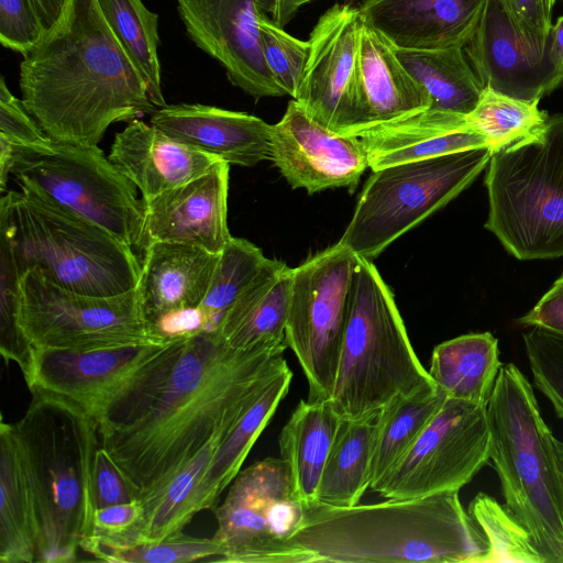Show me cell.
I'll return each instance as SVG.
<instances>
[{
    "label": "cell",
    "instance_id": "6da1fadb",
    "mask_svg": "<svg viewBox=\"0 0 563 563\" xmlns=\"http://www.w3.org/2000/svg\"><path fill=\"white\" fill-rule=\"evenodd\" d=\"M287 347L234 351L216 332L175 339L103 408L100 445L137 499L157 496L246 409Z\"/></svg>",
    "mask_w": 563,
    "mask_h": 563
},
{
    "label": "cell",
    "instance_id": "7a4b0ae2",
    "mask_svg": "<svg viewBox=\"0 0 563 563\" xmlns=\"http://www.w3.org/2000/svg\"><path fill=\"white\" fill-rule=\"evenodd\" d=\"M22 101L57 142L98 146L108 128L158 108L97 0H69L20 64Z\"/></svg>",
    "mask_w": 563,
    "mask_h": 563
},
{
    "label": "cell",
    "instance_id": "3957f363",
    "mask_svg": "<svg viewBox=\"0 0 563 563\" xmlns=\"http://www.w3.org/2000/svg\"><path fill=\"white\" fill-rule=\"evenodd\" d=\"M286 545L295 563H484L488 551L459 490L352 507L314 503Z\"/></svg>",
    "mask_w": 563,
    "mask_h": 563
},
{
    "label": "cell",
    "instance_id": "277c9868",
    "mask_svg": "<svg viewBox=\"0 0 563 563\" xmlns=\"http://www.w3.org/2000/svg\"><path fill=\"white\" fill-rule=\"evenodd\" d=\"M29 487L37 563L77 560L93 533L97 421L76 406L33 395L14 423Z\"/></svg>",
    "mask_w": 563,
    "mask_h": 563
},
{
    "label": "cell",
    "instance_id": "5b68a950",
    "mask_svg": "<svg viewBox=\"0 0 563 563\" xmlns=\"http://www.w3.org/2000/svg\"><path fill=\"white\" fill-rule=\"evenodd\" d=\"M0 239L19 274L37 269L57 285L92 296L136 288V252L103 228L29 190H7L0 200Z\"/></svg>",
    "mask_w": 563,
    "mask_h": 563
},
{
    "label": "cell",
    "instance_id": "8992f818",
    "mask_svg": "<svg viewBox=\"0 0 563 563\" xmlns=\"http://www.w3.org/2000/svg\"><path fill=\"white\" fill-rule=\"evenodd\" d=\"M490 459L505 505L545 562L563 563V481L554 437L523 373L503 364L487 405Z\"/></svg>",
    "mask_w": 563,
    "mask_h": 563
},
{
    "label": "cell",
    "instance_id": "52a82bcc",
    "mask_svg": "<svg viewBox=\"0 0 563 563\" xmlns=\"http://www.w3.org/2000/svg\"><path fill=\"white\" fill-rule=\"evenodd\" d=\"M432 386L391 291L372 261L356 255L330 402L341 419L364 420L395 398Z\"/></svg>",
    "mask_w": 563,
    "mask_h": 563
},
{
    "label": "cell",
    "instance_id": "ba28073f",
    "mask_svg": "<svg viewBox=\"0 0 563 563\" xmlns=\"http://www.w3.org/2000/svg\"><path fill=\"white\" fill-rule=\"evenodd\" d=\"M485 228L521 261L563 256V113L492 152Z\"/></svg>",
    "mask_w": 563,
    "mask_h": 563
},
{
    "label": "cell",
    "instance_id": "9c48e42d",
    "mask_svg": "<svg viewBox=\"0 0 563 563\" xmlns=\"http://www.w3.org/2000/svg\"><path fill=\"white\" fill-rule=\"evenodd\" d=\"M10 176L20 186L103 228L143 253L145 205L135 185L98 146L49 140L12 145Z\"/></svg>",
    "mask_w": 563,
    "mask_h": 563
},
{
    "label": "cell",
    "instance_id": "30bf717a",
    "mask_svg": "<svg viewBox=\"0 0 563 563\" xmlns=\"http://www.w3.org/2000/svg\"><path fill=\"white\" fill-rule=\"evenodd\" d=\"M490 156L484 146L373 170L339 243L357 256L377 257L466 189Z\"/></svg>",
    "mask_w": 563,
    "mask_h": 563
},
{
    "label": "cell",
    "instance_id": "8fae6325",
    "mask_svg": "<svg viewBox=\"0 0 563 563\" xmlns=\"http://www.w3.org/2000/svg\"><path fill=\"white\" fill-rule=\"evenodd\" d=\"M16 322L33 349L89 351L161 344L146 320L136 289L92 296L66 289L37 269L20 275Z\"/></svg>",
    "mask_w": 563,
    "mask_h": 563
},
{
    "label": "cell",
    "instance_id": "7c38bea8",
    "mask_svg": "<svg viewBox=\"0 0 563 563\" xmlns=\"http://www.w3.org/2000/svg\"><path fill=\"white\" fill-rule=\"evenodd\" d=\"M355 261L338 242L292 268L286 343L307 378L308 400L331 398Z\"/></svg>",
    "mask_w": 563,
    "mask_h": 563
},
{
    "label": "cell",
    "instance_id": "4fadbf2b",
    "mask_svg": "<svg viewBox=\"0 0 563 563\" xmlns=\"http://www.w3.org/2000/svg\"><path fill=\"white\" fill-rule=\"evenodd\" d=\"M220 562L292 563L286 541L300 526L305 504L283 457H266L240 471L213 510Z\"/></svg>",
    "mask_w": 563,
    "mask_h": 563
},
{
    "label": "cell",
    "instance_id": "5bb4252c",
    "mask_svg": "<svg viewBox=\"0 0 563 563\" xmlns=\"http://www.w3.org/2000/svg\"><path fill=\"white\" fill-rule=\"evenodd\" d=\"M487 406L446 398L411 448L371 489L405 499L460 490L490 459Z\"/></svg>",
    "mask_w": 563,
    "mask_h": 563
},
{
    "label": "cell",
    "instance_id": "9a60e30c",
    "mask_svg": "<svg viewBox=\"0 0 563 563\" xmlns=\"http://www.w3.org/2000/svg\"><path fill=\"white\" fill-rule=\"evenodd\" d=\"M174 340L89 351L33 349L23 378L32 395L65 400L96 420Z\"/></svg>",
    "mask_w": 563,
    "mask_h": 563
},
{
    "label": "cell",
    "instance_id": "2e32d148",
    "mask_svg": "<svg viewBox=\"0 0 563 563\" xmlns=\"http://www.w3.org/2000/svg\"><path fill=\"white\" fill-rule=\"evenodd\" d=\"M362 18L358 8L334 4L318 20L308 40L309 57L294 98L327 129L354 135L356 57Z\"/></svg>",
    "mask_w": 563,
    "mask_h": 563
},
{
    "label": "cell",
    "instance_id": "e0dca14e",
    "mask_svg": "<svg viewBox=\"0 0 563 563\" xmlns=\"http://www.w3.org/2000/svg\"><path fill=\"white\" fill-rule=\"evenodd\" d=\"M271 161L292 188L314 194L356 188L369 167L360 137L333 132L310 118L296 100L271 126Z\"/></svg>",
    "mask_w": 563,
    "mask_h": 563
},
{
    "label": "cell",
    "instance_id": "ac0fdd59",
    "mask_svg": "<svg viewBox=\"0 0 563 563\" xmlns=\"http://www.w3.org/2000/svg\"><path fill=\"white\" fill-rule=\"evenodd\" d=\"M190 40L254 99L285 96L265 62L255 0H177Z\"/></svg>",
    "mask_w": 563,
    "mask_h": 563
},
{
    "label": "cell",
    "instance_id": "d6986e66",
    "mask_svg": "<svg viewBox=\"0 0 563 563\" xmlns=\"http://www.w3.org/2000/svg\"><path fill=\"white\" fill-rule=\"evenodd\" d=\"M229 172L230 164L219 161L194 180L144 201V247L172 242L220 254L232 238L228 228Z\"/></svg>",
    "mask_w": 563,
    "mask_h": 563
},
{
    "label": "cell",
    "instance_id": "ffe728a7",
    "mask_svg": "<svg viewBox=\"0 0 563 563\" xmlns=\"http://www.w3.org/2000/svg\"><path fill=\"white\" fill-rule=\"evenodd\" d=\"M464 49L483 88L540 101L560 85L545 55L539 60L528 51L500 0H486Z\"/></svg>",
    "mask_w": 563,
    "mask_h": 563
},
{
    "label": "cell",
    "instance_id": "44dd1931",
    "mask_svg": "<svg viewBox=\"0 0 563 563\" xmlns=\"http://www.w3.org/2000/svg\"><path fill=\"white\" fill-rule=\"evenodd\" d=\"M486 0H364L365 25L397 49L465 47L473 37Z\"/></svg>",
    "mask_w": 563,
    "mask_h": 563
},
{
    "label": "cell",
    "instance_id": "7402d4cb",
    "mask_svg": "<svg viewBox=\"0 0 563 563\" xmlns=\"http://www.w3.org/2000/svg\"><path fill=\"white\" fill-rule=\"evenodd\" d=\"M151 124L172 137L230 165L255 166L271 158V126L239 111L200 103L166 104Z\"/></svg>",
    "mask_w": 563,
    "mask_h": 563
},
{
    "label": "cell",
    "instance_id": "603a6c76",
    "mask_svg": "<svg viewBox=\"0 0 563 563\" xmlns=\"http://www.w3.org/2000/svg\"><path fill=\"white\" fill-rule=\"evenodd\" d=\"M428 108V93L401 64L396 47L362 23L356 57L354 135Z\"/></svg>",
    "mask_w": 563,
    "mask_h": 563
},
{
    "label": "cell",
    "instance_id": "cb8c5ba5",
    "mask_svg": "<svg viewBox=\"0 0 563 563\" xmlns=\"http://www.w3.org/2000/svg\"><path fill=\"white\" fill-rule=\"evenodd\" d=\"M108 157L141 191L144 201L194 180L220 161L140 119L129 121L115 134Z\"/></svg>",
    "mask_w": 563,
    "mask_h": 563
},
{
    "label": "cell",
    "instance_id": "d4e9b609",
    "mask_svg": "<svg viewBox=\"0 0 563 563\" xmlns=\"http://www.w3.org/2000/svg\"><path fill=\"white\" fill-rule=\"evenodd\" d=\"M219 254L172 242L148 243L142 253L136 292L146 320L198 308L208 291Z\"/></svg>",
    "mask_w": 563,
    "mask_h": 563
},
{
    "label": "cell",
    "instance_id": "484cf974",
    "mask_svg": "<svg viewBox=\"0 0 563 563\" xmlns=\"http://www.w3.org/2000/svg\"><path fill=\"white\" fill-rule=\"evenodd\" d=\"M372 170L449 153L487 146L466 117L426 109L379 124L357 135Z\"/></svg>",
    "mask_w": 563,
    "mask_h": 563
},
{
    "label": "cell",
    "instance_id": "4316f807",
    "mask_svg": "<svg viewBox=\"0 0 563 563\" xmlns=\"http://www.w3.org/2000/svg\"><path fill=\"white\" fill-rule=\"evenodd\" d=\"M291 272L285 263L268 258L224 314L216 332L220 341L234 351L287 345Z\"/></svg>",
    "mask_w": 563,
    "mask_h": 563
},
{
    "label": "cell",
    "instance_id": "83f0119b",
    "mask_svg": "<svg viewBox=\"0 0 563 563\" xmlns=\"http://www.w3.org/2000/svg\"><path fill=\"white\" fill-rule=\"evenodd\" d=\"M291 378L292 372L283 358L238 419L203 474L194 500L196 514L213 508L220 494L241 471L253 444L288 394Z\"/></svg>",
    "mask_w": 563,
    "mask_h": 563
},
{
    "label": "cell",
    "instance_id": "f1b7e54d",
    "mask_svg": "<svg viewBox=\"0 0 563 563\" xmlns=\"http://www.w3.org/2000/svg\"><path fill=\"white\" fill-rule=\"evenodd\" d=\"M341 420L330 400H300L278 435L280 457L288 463L295 493L305 506L317 503Z\"/></svg>",
    "mask_w": 563,
    "mask_h": 563
},
{
    "label": "cell",
    "instance_id": "f546056e",
    "mask_svg": "<svg viewBox=\"0 0 563 563\" xmlns=\"http://www.w3.org/2000/svg\"><path fill=\"white\" fill-rule=\"evenodd\" d=\"M501 366L497 339L481 332L438 344L428 373L448 398L487 406Z\"/></svg>",
    "mask_w": 563,
    "mask_h": 563
},
{
    "label": "cell",
    "instance_id": "4dcf8cb0",
    "mask_svg": "<svg viewBox=\"0 0 563 563\" xmlns=\"http://www.w3.org/2000/svg\"><path fill=\"white\" fill-rule=\"evenodd\" d=\"M31 498L14 423H0V562L34 563Z\"/></svg>",
    "mask_w": 563,
    "mask_h": 563
},
{
    "label": "cell",
    "instance_id": "1f68e13d",
    "mask_svg": "<svg viewBox=\"0 0 563 563\" xmlns=\"http://www.w3.org/2000/svg\"><path fill=\"white\" fill-rule=\"evenodd\" d=\"M397 56L430 98L432 110L467 117L484 90L464 47L397 49Z\"/></svg>",
    "mask_w": 563,
    "mask_h": 563
},
{
    "label": "cell",
    "instance_id": "d6a6232c",
    "mask_svg": "<svg viewBox=\"0 0 563 563\" xmlns=\"http://www.w3.org/2000/svg\"><path fill=\"white\" fill-rule=\"evenodd\" d=\"M377 416L364 420L342 419L325 462L317 503L352 507L371 485Z\"/></svg>",
    "mask_w": 563,
    "mask_h": 563
},
{
    "label": "cell",
    "instance_id": "836d02e7",
    "mask_svg": "<svg viewBox=\"0 0 563 563\" xmlns=\"http://www.w3.org/2000/svg\"><path fill=\"white\" fill-rule=\"evenodd\" d=\"M241 415L223 426L157 496L142 503L144 517L136 539L131 542L159 541L184 531L196 515L194 500L198 485Z\"/></svg>",
    "mask_w": 563,
    "mask_h": 563
},
{
    "label": "cell",
    "instance_id": "e575fe53",
    "mask_svg": "<svg viewBox=\"0 0 563 563\" xmlns=\"http://www.w3.org/2000/svg\"><path fill=\"white\" fill-rule=\"evenodd\" d=\"M446 398L432 386L397 397L379 411L369 488L407 453Z\"/></svg>",
    "mask_w": 563,
    "mask_h": 563
},
{
    "label": "cell",
    "instance_id": "d590c367",
    "mask_svg": "<svg viewBox=\"0 0 563 563\" xmlns=\"http://www.w3.org/2000/svg\"><path fill=\"white\" fill-rule=\"evenodd\" d=\"M121 47L144 80L152 102L166 106L158 58V15L142 0H97Z\"/></svg>",
    "mask_w": 563,
    "mask_h": 563
},
{
    "label": "cell",
    "instance_id": "8d00e7d4",
    "mask_svg": "<svg viewBox=\"0 0 563 563\" xmlns=\"http://www.w3.org/2000/svg\"><path fill=\"white\" fill-rule=\"evenodd\" d=\"M80 549L97 560L119 563H186L211 559L218 561L223 553L220 542L212 538H198L184 531L159 541L124 542L91 534Z\"/></svg>",
    "mask_w": 563,
    "mask_h": 563
},
{
    "label": "cell",
    "instance_id": "74e56055",
    "mask_svg": "<svg viewBox=\"0 0 563 563\" xmlns=\"http://www.w3.org/2000/svg\"><path fill=\"white\" fill-rule=\"evenodd\" d=\"M261 249L245 239L231 238L214 268L203 301L200 305L206 332H217L227 311L254 280L267 263Z\"/></svg>",
    "mask_w": 563,
    "mask_h": 563
},
{
    "label": "cell",
    "instance_id": "f35d334b",
    "mask_svg": "<svg viewBox=\"0 0 563 563\" xmlns=\"http://www.w3.org/2000/svg\"><path fill=\"white\" fill-rule=\"evenodd\" d=\"M538 104L539 101L517 99L484 88L466 120L494 152L528 136L545 122L549 114Z\"/></svg>",
    "mask_w": 563,
    "mask_h": 563
},
{
    "label": "cell",
    "instance_id": "ab89813d",
    "mask_svg": "<svg viewBox=\"0 0 563 563\" xmlns=\"http://www.w3.org/2000/svg\"><path fill=\"white\" fill-rule=\"evenodd\" d=\"M467 511L487 542L484 563H545L530 532L506 505L479 493L471 501Z\"/></svg>",
    "mask_w": 563,
    "mask_h": 563
},
{
    "label": "cell",
    "instance_id": "60d3db41",
    "mask_svg": "<svg viewBox=\"0 0 563 563\" xmlns=\"http://www.w3.org/2000/svg\"><path fill=\"white\" fill-rule=\"evenodd\" d=\"M258 24L267 67L284 95L294 99L303 77L310 44L288 34L262 14Z\"/></svg>",
    "mask_w": 563,
    "mask_h": 563
},
{
    "label": "cell",
    "instance_id": "b9f144b4",
    "mask_svg": "<svg viewBox=\"0 0 563 563\" xmlns=\"http://www.w3.org/2000/svg\"><path fill=\"white\" fill-rule=\"evenodd\" d=\"M522 339L533 385L563 419V335L532 327Z\"/></svg>",
    "mask_w": 563,
    "mask_h": 563
},
{
    "label": "cell",
    "instance_id": "7bdbcfd3",
    "mask_svg": "<svg viewBox=\"0 0 563 563\" xmlns=\"http://www.w3.org/2000/svg\"><path fill=\"white\" fill-rule=\"evenodd\" d=\"M20 274L7 242L0 239V352L5 362L16 363L23 377L29 373L33 346L16 322Z\"/></svg>",
    "mask_w": 563,
    "mask_h": 563
},
{
    "label": "cell",
    "instance_id": "ee69618b",
    "mask_svg": "<svg viewBox=\"0 0 563 563\" xmlns=\"http://www.w3.org/2000/svg\"><path fill=\"white\" fill-rule=\"evenodd\" d=\"M46 30L32 0H0V43L27 55L43 38Z\"/></svg>",
    "mask_w": 563,
    "mask_h": 563
},
{
    "label": "cell",
    "instance_id": "f6af8a7d",
    "mask_svg": "<svg viewBox=\"0 0 563 563\" xmlns=\"http://www.w3.org/2000/svg\"><path fill=\"white\" fill-rule=\"evenodd\" d=\"M531 55L544 58L552 27V10L547 0H500Z\"/></svg>",
    "mask_w": 563,
    "mask_h": 563
},
{
    "label": "cell",
    "instance_id": "bcb514c9",
    "mask_svg": "<svg viewBox=\"0 0 563 563\" xmlns=\"http://www.w3.org/2000/svg\"><path fill=\"white\" fill-rule=\"evenodd\" d=\"M0 137L14 146H33L49 139L27 111L22 99H18L0 79Z\"/></svg>",
    "mask_w": 563,
    "mask_h": 563
},
{
    "label": "cell",
    "instance_id": "7dc6e473",
    "mask_svg": "<svg viewBox=\"0 0 563 563\" xmlns=\"http://www.w3.org/2000/svg\"><path fill=\"white\" fill-rule=\"evenodd\" d=\"M143 517L144 507L140 499L97 508L92 534L124 542L134 541Z\"/></svg>",
    "mask_w": 563,
    "mask_h": 563
},
{
    "label": "cell",
    "instance_id": "c3c4849f",
    "mask_svg": "<svg viewBox=\"0 0 563 563\" xmlns=\"http://www.w3.org/2000/svg\"><path fill=\"white\" fill-rule=\"evenodd\" d=\"M93 492L96 509L137 499L125 477L101 445L96 453Z\"/></svg>",
    "mask_w": 563,
    "mask_h": 563
},
{
    "label": "cell",
    "instance_id": "681fc988",
    "mask_svg": "<svg viewBox=\"0 0 563 563\" xmlns=\"http://www.w3.org/2000/svg\"><path fill=\"white\" fill-rule=\"evenodd\" d=\"M518 322L527 327H540L563 335V274L537 305L518 319Z\"/></svg>",
    "mask_w": 563,
    "mask_h": 563
},
{
    "label": "cell",
    "instance_id": "f907efd6",
    "mask_svg": "<svg viewBox=\"0 0 563 563\" xmlns=\"http://www.w3.org/2000/svg\"><path fill=\"white\" fill-rule=\"evenodd\" d=\"M154 328L165 340L190 338L206 332L207 320L200 307L189 308L159 318Z\"/></svg>",
    "mask_w": 563,
    "mask_h": 563
},
{
    "label": "cell",
    "instance_id": "816d5d0a",
    "mask_svg": "<svg viewBox=\"0 0 563 563\" xmlns=\"http://www.w3.org/2000/svg\"><path fill=\"white\" fill-rule=\"evenodd\" d=\"M307 2H310V0H255L260 13L282 29Z\"/></svg>",
    "mask_w": 563,
    "mask_h": 563
},
{
    "label": "cell",
    "instance_id": "f5cc1de1",
    "mask_svg": "<svg viewBox=\"0 0 563 563\" xmlns=\"http://www.w3.org/2000/svg\"><path fill=\"white\" fill-rule=\"evenodd\" d=\"M544 55L559 84L563 81V15L550 30Z\"/></svg>",
    "mask_w": 563,
    "mask_h": 563
},
{
    "label": "cell",
    "instance_id": "db71d44e",
    "mask_svg": "<svg viewBox=\"0 0 563 563\" xmlns=\"http://www.w3.org/2000/svg\"><path fill=\"white\" fill-rule=\"evenodd\" d=\"M46 30H51L62 18L69 0H32Z\"/></svg>",
    "mask_w": 563,
    "mask_h": 563
},
{
    "label": "cell",
    "instance_id": "11a10c76",
    "mask_svg": "<svg viewBox=\"0 0 563 563\" xmlns=\"http://www.w3.org/2000/svg\"><path fill=\"white\" fill-rule=\"evenodd\" d=\"M12 148L13 146L9 141L0 137V189L2 195L7 191V183L10 176Z\"/></svg>",
    "mask_w": 563,
    "mask_h": 563
},
{
    "label": "cell",
    "instance_id": "9f6ffc18",
    "mask_svg": "<svg viewBox=\"0 0 563 563\" xmlns=\"http://www.w3.org/2000/svg\"><path fill=\"white\" fill-rule=\"evenodd\" d=\"M554 450L556 455L558 465L563 481V441L554 438Z\"/></svg>",
    "mask_w": 563,
    "mask_h": 563
},
{
    "label": "cell",
    "instance_id": "6f0895ef",
    "mask_svg": "<svg viewBox=\"0 0 563 563\" xmlns=\"http://www.w3.org/2000/svg\"><path fill=\"white\" fill-rule=\"evenodd\" d=\"M550 9L552 10L556 0H547Z\"/></svg>",
    "mask_w": 563,
    "mask_h": 563
},
{
    "label": "cell",
    "instance_id": "680465c9",
    "mask_svg": "<svg viewBox=\"0 0 563 563\" xmlns=\"http://www.w3.org/2000/svg\"><path fill=\"white\" fill-rule=\"evenodd\" d=\"M310 1H313V0H310Z\"/></svg>",
    "mask_w": 563,
    "mask_h": 563
}]
</instances>
